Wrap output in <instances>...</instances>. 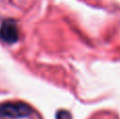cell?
Segmentation results:
<instances>
[{"label":"cell","instance_id":"2","mask_svg":"<svg viewBox=\"0 0 120 119\" xmlns=\"http://www.w3.org/2000/svg\"><path fill=\"white\" fill-rule=\"evenodd\" d=\"M0 38L6 43H15L19 39V32L15 21L6 20L0 30Z\"/></svg>","mask_w":120,"mask_h":119},{"label":"cell","instance_id":"3","mask_svg":"<svg viewBox=\"0 0 120 119\" xmlns=\"http://www.w3.org/2000/svg\"><path fill=\"white\" fill-rule=\"evenodd\" d=\"M57 119H72L71 114L66 111H60L57 113Z\"/></svg>","mask_w":120,"mask_h":119},{"label":"cell","instance_id":"1","mask_svg":"<svg viewBox=\"0 0 120 119\" xmlns=\"http://www.w3.org/2000/svg\"><path fill=\"white\" fill-rule=\"evenodd\" d=\"M32 112V108L23 102H6L0 105V117L2 118H22L31 115Z\"/></svg>","mask_w":120,"mask_h":119}]
</instances>
